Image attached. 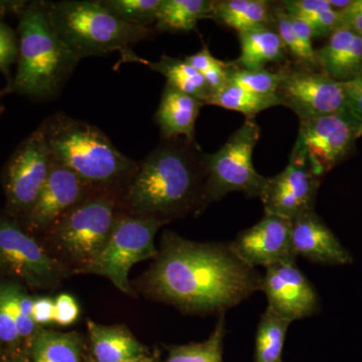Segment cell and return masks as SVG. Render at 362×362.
Instances as JSON below:
<instances>
[{
  "instance_id": "1",
  "label": "cell",
  "mask_w": 362,
  "mask_h": 362,
  "mask_svg": "<svg viewBox=\"0 0 362 362\" xmlns=\"http://www.w3.org/2000/svg\"><path fill=\"white\" fill-rule=\"evenodd\" d=\"M263 276L228 244L197 243L165 232L145 275L156 299L192 313H225L261 291Z\"/></svg>"
},
{
  "instance_id": "2",
  "label": "cell",
  "mask_w": 362,
  "mask_h": 362,
  "mask_svg": "<svg viewBox=\"0 0 362 362\" xmlns=\"http://www.w3.org/2000/svg\"><path fill=\"white\" fill-rule=\"evenodd\" d=\"M197 144L169 141L154 149L128 183L125 201L137 216L168 223L199 207L206 180Z\"/></svg>"
},
{
  "instance_id": "3",
  "label": "cell",
  "mask_w": 362,
  "mask_h": 362,
  "mask_svg": "<svg viewBox=\"0 0 362 362\" xmlns=\"http://www.w3.org/2000/svg\"><path fill=\"white\" fill-rule=\"evenodd\" d=\"M80 61L59 39L45 1L23 6L18 23V69L9 92L35 99L57 97Z\"/></svg>"
},
{
  "instance_id": "4",
  "label": "cell",
  "mask_w": 362,
  "mask_h": 362,
  "mask_svg": "<svg viewBox=\"0 0 362 362\" xmlns=\"http://www.w3.org/2000/svg\"><path fill=\"white\" fill-rule=\"evenodd\" d=\"M52 160L92 188L114 187L134 176L138 165L92 124L58 113L42 123Z\"/></svg>"
},
{
  "instance_id": "5",
  "label": "cell",
  "mask_w": 362,
  "mask_h": 362,
  "mask_svg": "<svg viewBox=\"0 0 362 362\" xmlns=\"http://www.w3.org/2000/svg\"><path fill=\"white\" fill-rule=\"evenodd\" d=\"M45 7L59 39L80 59L115 52L123 59L135 45L152 37L150 28L124 23L100 0L45 1Z\"/></svg>"
},
{
  "instance_id": "6",
  "label": "cell",
  "mask_w": 362,
  "mask_h": 362,
  "mask_svg": "<svg viewBox=\"0 0 362 362\" xmlns=\"http://www.w3.org/2000/svg\"><path fill=\"white\" fill-rule=\"evenodd\" d=\"M259 134L258 124L246 120L218 151L202 154L206 180L197 213L232 192L261 197L268 177L259 175L252 163V153Z\"/></svg>"
},
{
  "instance_id": "7",
  "label": "cell",
  "mask_w": 362,
  "mask_h": 362,
  "mask_svg": "<svg viewBox=\"0 0 362 362\" xmlns=\"http://www.w3.org/2000/svg\"><path fill=\"white\" fill-rule=\"evenodd\" d=\"M163 223L148 216H116L106 244L85 271L104 276L120 291L132 294L128 279L131 268L156 257L154 240Z\"/></svg>"
},
{
  "instance_id": "8",
  "label": "cell",
  "mask_w": 362,
  "mask_h": 362,
  "mask_svg": "<svg viewBox=\"0 0 362 362\" xmlns=\"http://www.w3.org/2000/svg\"><path fill=\"white\" fill-rule=\"evenodd\" d=\"M115 201L103 192L88 197L54 226V242L66 258L85 271L101 252L115 221Z\"/></svg>"
},
{
  "instance_id": "9",
  "label": "cell",
  "mask_w": 362,
  "mask_h": 362,
  "mask_svg": "<svg viewBox=\"0 0 362 362\" xmlns=\"http://www.w3.org/2000/svg\"><path fill=\"white\" fill-rule=\"evenodd\" d=\"M359 124L347 109L300 121L291 153L306 161L312 170L322 177L354 151Z\"/></svg>"
},
{
  "instance_id": "10",
  "label": "cell",
  "mask_w": 362,
  "mask_h": 362,
  "mask_svg": "<svg viewBox=\"0 0 362 362\" xmlns=\"http://www.w3.org/2000/svg\"><path fill=\"white\" fill-rule=\"evenodd\" d=\"M279 71L277 96L282 106L294 112L299 121L346 110L342 83L296 63H286Z\"/></svg>"
},
{
  "instance_id": "11",
  "label": "cell",
  "mask_w": 362,
  "mask_h": 362,
  "mask_svg": "<svg viewBox=\"0 0 362 362\" xmlns=\"http://www.w3.org/2000/svg\"><path fill=\"white\" fill-rule=\"evenodd\" d=\"M52 158L42 124L21 143L7 163V202L14 211L30 213L51 171Z\"/></svg>"
},
{
  "instance_id": "12",
  "label": "cell",
  "mask_w": 362,
  "mask_h": 362,
  "mask_svg": "<svg viewBox=\"0 0 362 362\" xmlns=\"http://www.w3.org/2000/svg\"><path fill=\"white\" fill-rule=\"evenodd\" d=\"M321 177L310 166L294 154L287 168L268 177L261 199L265 214L291 221L300 214L314 209Z\"/></svg>"
},
{
  "instance_id": "13",
  "label": "cell",
  "mask_w": 362,
  "mask_h": 362,
  "mask_svg": "<svg viewBox=\"0 0 362 362\" xmlns=\"http://www.w3.org/2000/svg\"><path fill=\"white\" fill-rule=\"evenodd\" d=\"M0 266L28 284L49 288L59 278L56 261L11 221L0 220Z\"/></svg>"
},
{
  "instance_id": "14",
  "label": "cell",
  "mask_w": 362,
  "mask_h": 362,
  "mask_svg": "<svg viewBox=\"0 0 362 362\" xmlns=\"http://www.w3.org/2000/svg\"><path fill=\"white\" fill-rule=\"evenodd\" d=\"M240 259L257 267L295 264L297 256L292 247L291 223L286 218L265 214L256 225L240 232L230 243Z\"/></svg>"
},
{
  "instance_id": "15",
  "label": "cell",
  "mask_w": 362,
  "mask_h": 362,
  "mask_svg": "<svg viewBox=\"0 0 362 362\" xmlns=\"http://www.w3.org/2000/svg\"><path fill=\"white\" fill-rule=\"evenodd\" d=\"M268 307L287 320L314 315L319 308L315 289L295 264L269 267L262 281Z\"/></svg>"
},
{
  "instance_id": "16",
  "label": "cell",
  "mask_w": 362,
  "mask_h": 362,
  "mask_svg": "<svg viewBox=\"0 0 362 362\" xmlns=\"http://www.w3.org/2000/svg\"><path fill=\"white\" fill-rule=\"evenodd\" d=\"M93 189L65 166L52 160L49 177L28 214V223L37 230L52 228L74 207L87 199Z\"/></svg>"
},
{
  "instance_id": "17",
  "label": "cell",
  "mask_w": 362,
  "mask_h": 362,
  "mask_svg": "<svg viewBox=\"0 0 362 362\" xmlns=\"http://www.w3.org/2000/svg\"><path fill=\"white\" fill-rule=\"evenodd\" d=\"M291 223L292 247L297 257L312 263L342 266L352 263L351 254L315 213L305 211Z\"/></svg>"
},
{
  "instance_id": "18",
  "label": "cell",
  "mask_w": 362,
  "mask_h": 362,
  "mask_svg": "<svg viewBox=\"0 0 362 362\" xmlns=\"http://www.w3.org/2000/svg\"><path fill=\"white\" fill-rule=\"evenodd\" d=\"M316 59L319 70L326 76L337 82H347L362 68V37L341 25L316 49Z\"/></svg>"
},
{
  "instance_id": "19",
  "label": "cell",
  "mask_w": 362,
  "mask_h": 362,
  "mask_svg": "<svg viewBox=\"0 0 362 362\" xmlns=\"http://www.w3.org/2000/svg\"><path fill=\"white\" fill-rule=\"evenodd\" d=\"M204 104L199 100L166 84L162 93L156 122L165 139L183 136L195 144V122Z\"/></svg>"
},
{
  "instance_id": "20",
  "label": "cell",
  "mask_w": 362,
  "mask_h": 362,
  "mask_svg": "<svg viewBox=\"0 0 362 362\" xmlns=\"http://www.w3.org/2000/svg\"><path fill=\"white\" fill-rule=\"evenodd\" d=\"M93 354L97 362H124L147 354L128 328L121 325H101L87 322Z\"/></svg>"
},
{
  "instance_id": "21",
  "label": "cell",
  "mask_w": 362,
  "mask_h": 362,
  "mask_svg": "<svg viewBox=\"0 0 362 362\" xmlns=\"http://www.w3.org/2000/svg\"><path fill=\"white\" fill-rule=\"evenodd\" d=\"M240 52L233 63L246 70H261L268 64L287 63L289 56L275 28H258L239 33Z\"/></svg>"
},
{
  "instance_id": "22",
  "label": "cell",
  "mask_w": 362,
  "mask_h": 362,
  "mask_svg": "<svg viewBox=\"0 0 362 362\" xmlns=\"http://www.w3.org/2000/svg\"><path fill=\"white\" fill-rule=\"evenodd\" d=\"M211 20L238 33L269 28L274 23V7L266 0H213Z\"/></svg>"
},
{
  "instance_id": "23",
  "label": "cell",
  "mask_w": 362,
  "mask_h": 362,
  "mask_svg": "<svg viewBox=\"0 0 362 362\" xmlns=\"http://www.w3.org/2000/svg\"><path fill=\"white\" fill-rule=\"evenodd\" d=\"M122 61L145 64L152 71L163 75L168 81L166 84L199 100L204 105L211 99V90L207 86L204 76L195 70L194 66H190L185 59L162 56L158 62H147L146 59L139 58L132 52L129 56L122 59Z\"/></svg>"
},
{
  "instance_id": "24",
  "label": "cell",
  "mask_w": 362,
  "mask_h": 362,
  "mask_svg": "<svg viewBox=\"0 0 362 362\" xmlns=\"http://www.w3.org/2000/svg\"><path fill=\"white\" fill-rule=\"evenodd\" d=\"M213 0H162L156 21L157 32L188 33L211 18Z\"/></svg>"
},
{
  "instance_id": "25",
  "label": "cell",
  "mask_w": 362,
  "mask_h": 362,
  "mask_svg": "<svg viewBox=\"0 0 362 362\" xmlns=\"http://www.w3.org/2000/svg\"><path fill=\"white\" fill-rule=\"evenodd\" d=\"M82 338L76 332L39 328L30 341L33 362H81Z\"/></svg>"
},
{
  "instance_id": "26",
  "label": "cell",
  "mask_w": 362,
  "mask_h": 362,
  "mask_svg": "<svg viewBox=\"0 0 362 362\" xmlns=\"http://www.w3.org/2000/svg\"><path fill=\"white\" fill-rule=\"evenodd\" d=\"M285 13L310 26L313 37H330L342 25L339 11L331 6L329 0H286L281 2Z\"/></svg>"
},
{
  "instance_id": "27",
  "label": "cell",
  "mask_w": 362,
  "mask_h": 362,
  "mask_svg": "<svg viewBox=\"0 0 362 362\" xmlns=\"http://www.w3.org/2000/svg\"><path fill=\"white\" fill-rule=\"evenodd\" d=\"M291 323L267 307L257 328L255 362H284L283 349Z\"/></svg>"
},
{
  "instance_id": "28",
  "label": "cell",
  "mask_w": 362,
  "mask_h": 362,
  "mask_svg": "<svg viewBox=\"0 0 362 362\" xmlns=\"http://www.w3.org/2000/svg\"><path fill=\"white\" fill-rule=\"evenodd\" d=\"M206 105L221 107L226 110L240 112L247 120H254L255 116L272 107L282 106L277 95L265 96L250 92L239 85L228 81L225 87L211 95Z\"/></svg>"
},
{
  "instance_id": "29",
  "label": "cell",
  "mask_w": 362,
  "mask_h": 362,
  "mask_svg": "<svg viewBox=\"0 0 362 362\" xmlns=\"http://www.w3.org/2000/svg\"><path fill=\"white\" fill-rule=\"evenodd\" d=\"M226 337L225 313L220 314L216 327L204 341L175 345L169 349L166 362H223V345Z\"/></svg>"
},
{
  "instance_id": "30",
  "label": "cell",
  "mask_w": 362,
  "mask_h": 362,
  "mask_svg": "<svg viewBox=\"0 0 362 362\" xmlns=\"http://www.w3.org/2000/svg\"><path fill=\"white\" fill-rule=\"evenodd\" d=\"M0 300L13 317L21 340L32 341L33 335L39 329L33 319V298L28 296L20 285L2 283L0 284Z\"/></svg>"
},
{
  "instance_id": "31",
  "label": "cell",
  "mask_w": 362,
  "mask_h": 362,
  "mask_svg": "<svg viewBox=\"0 0 362 362\" xmlns=\"http://www.w3.org/2000/svg\"><path fill=\"white\" fill-rule=\"evenodd\" d=\"M113 16L130 25H156L162 0H100Z\"/></svg>"
},
{
  "instance_id": "32",
  "label": "cell",
  "mask_w": 362,
  "mask_h": 362,
  "mask_svg": "<svg viewBox=\"0 0 362 362\" xmlns=\"http://www.w3.org/2000/svg\"><path fill=\"white\" fill-rule=\"evenodd\" d=\"M228 81L239 85L250 92L265 96L277 95L280 85L281 74L261 69V70H246L235 66L230 62L228 66Z\"/></svg>"
},
{
  "instance_id": "33",
  "label": "cell",
  "mask_w": 362,
  "mask_h": 362,
  "mask_svg": "<svg viewBox=\"0 0 362 362\" xmlns=\"http://www.w3.org/2000/svg\"><path fill=\"white\" fill-rule=\"evenodd\" d=\"M2 11L4 9L0 8V71L9 78L11 66L18 61V37L13 28L2 20Z\"/></svg>"
},
{
  "instance_id": "34",
  "label": "cell",
  "mask_w": 362,
  "mask_h": 362,
  "mask_svg": "<svg viewBox=\"0 0 362 362\" xmlns=\"http://www.w3.org/2000/svg\"><path fill=\"white\" fill-rule=\"evenodd\" d=\"M347 110L359 122H362V68L356 77L342 83Z\"/></svg>"
},
{
  "instance_id": "35",
  "label": "cell",
  "mask_w": 362,
  "mask_h": 362,
  "mask_svg": "<svg viewBox=\"0 0 362 362\" xmlns=\"http://www.w3.org/2000/svg\"><path fill=\"white\" fill-rule=\"evenodd\" d=\"M54 322L59 326L71 325L77 321L80 309L75 298L63 293L54 300Z\"/></svg>"
},
{
  "instance_id": "36",
  "label": "cell",
  "mask_w": 362,
  "mask_h": 362,
  "mask_svg": "<svg viewBox=\"0 0 362 362\" xmlns=\"http://www.w3.org/2000/svg\"><path fill=\"white\" fill-rule=\"evenodd\" d=\"M21 341L16 324L0 300V342L16 345Z\"/></svg>"
},
{
  "instance_id": "37",
  "label": "cell",
  "mask_w": 362,
  "mask_h": 362,
  "mask_svg": "<svg viewBox=\"0 0 362 362\" xmlns=\"http://www.w3.org/2000/svg\"><path fill=\"white\" fill-rule=\"evenodd\" d=\"M54 300L49 297L33 299V319L35 325H47L54 322Z\"/></svg>"
},
{
  "instance_id": "38",
  "label": "cell",
  "mask_w": 362,
  "mask_h": 362,
  "mask_svg": "<svg viewBox=\"0 0 362 362\" xmlns=\"http://www.w3.org/2000/svg\"><path fill=\"white\" fill-rule=\"evenodd\" d=\"M339 13L342 25L351 28L362 37V0H350L349 6Z\"/></svg>"
},
{
  "instance_id": "39",
  "label": "cell",
  "mask_w": 362,
  "mask_h": 362,
  "mask_svg": "<svg viewBox=\"0 0 362 362\" xmlns=\"http://www.w3.org/2000/svg\"><path fill=\"white\" fill-rule=\"evenodd\" d=\"M185 59L190 66H194L195 70L199 71L202 75L204 71L209 70L211 66L216 65L218 61V59L214 58L213 54H211V51H209L206 45H204L201 51L197 52V54L188 56Z\"/></svg>"
},
{
  "instance_id": "40",
  "label": "cell",
  "mask_w": 362,
  "mask_h": 362,
  "mask_svg": "<svg viewBox=\"0 0 362 362\" xmlns=\"http://www.w3.org/2000/svg\"><path fill=\"white\" fill-rule=\"evenodd\" d=\"M124 362H158V358L156 356H148V354H144V356L134 357L131 358L129 361Z\"/></svg>"
},
{
  "instance_id": "41",
  "label": "cell",
  "mask_w": 362,
  "mask_h": 362,
  "mask_svg": "<svg viewBox=\"0 0 362 362\" xmlns=\"http://www.w3.org/2000/svg\"><path fill=\"white\" fill-rule=\"evenodd\" d=\"M2 96H4V94H2V90H0V116H1L2 112L4 110V106L2 104Z\"/></svg>"
},
{
  "instance_id": "42",
  "label": "cell",
  "mask_w": 362,
  "mask_h": 362,
  "mask_svg": "<svg viewBox=\"0 0 362 362\" xmlns=\"http://www.w3.org/2000/svg\"><path fill=\"white\" fill-rule=\"evenodd\" d=\"M357 136H358V138L362 137V122L359 124L358 132H357Z\"/></svg>"
},
{
  "instance_id": "43",
  "label": "cell",
  "mask_w": 362,
  "mask_h": 362,
  "mask_svg": "<svg viewBox=\"0 0 362 362\" xmlns=\"http://www.w3.org/2000/svg\"><path fill=\"white\" fill-rule=\"evenodd\" d=\"M21 362H33V361H28V359H26V361H21Z\"/></svg>"
}]
</instances>
